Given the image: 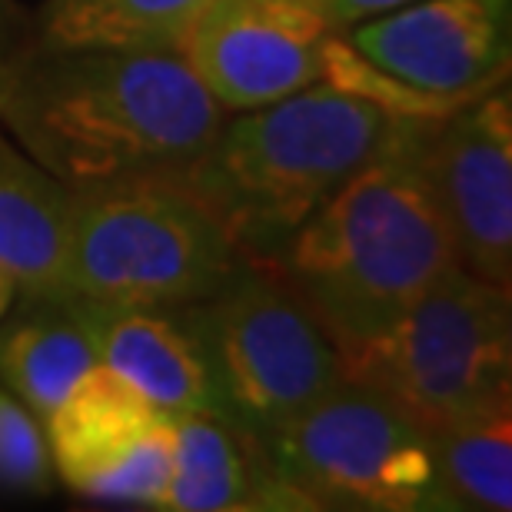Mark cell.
<instances>
[{"label":"cell","instance_id":"6da1fadb","mask_svg":"<svg viewBox=\"0 0 512 512\" xmlns=\"http://www.w3.org/2000/svg\"><path fill=\"white\" fill-rule=\"evenodd\" d=\"M223 117L177 50H60L27 37L0 64V127L74 193L180 177Z\"/></svg>","mask_w":512,"mask_h":512},{"label":"cell","instance_id":"7a4b0ae2","mask_svg":"<svg viewBox=\"0 0 512 512\" xmlns=\"http://www.w3.org/2000/svg\"><path fill=\"white\" fill-rule=\"evenodd\" d=\"M433 124L396 117L376 157L270 263L343 360L386 333L456 263L426 173V133Z\"/></svg>","mask_w":512,"mask_h":512},{"label":"cell","instance_id":"3957f363","mask_svg":"<svg viewBox=\"0 0 512 512\" xmlns=\"http://www.w3.org/2000/svg\"><path fill=\"white\" fill-rule=\"evenodd\" d=\"M393 114L333 84L223 117L220 130L173 177L237 250L273 263L293 233L383 147Z\"/></svg>","mask_w":512,"mask_h":512},{"label":"cell","instance_id":"277c9868","mask_svg":"<svg viewBox=\"0 0 512 512\" xmlns=\"http://www.w3.org/2000/svg\"><path fill=\"white\" fill-rule=\"evenodd\" d=\"M247 260L177 180L74 193L64 293L104 306H190Z\"/></svg>","mask_w":512,"mask_h":512},{"label":"cell","instance_id":"5b68a950","mask_svg":"<svg viewBox=\"0 0 512 512\" xmlns=\"http://www.w3.org/2000/svg\"><path fill=\"white\" fill-rule=\"evenodd\" d=\"M509 296L449 263L343 370L380 389L423 433L512 403Z\"/></svg>","mask_w":512,"mask_h":512},{"label":"cell","instance_id":"8992f818","mask_svg":"<svg viewBox=\"0 0 512 512\" xmlns=\"http://www.w3.org/2000/svg\"><path fill=\"white\" fill-rule=\"evenodd\" d=\"M187 313L220 413L256 439L290 426L346 376L340 350L270 263L243 260Z\"/></svg>","mask_w":512,"mask_h":512},{"label":"cell","instance_id":"52a82bcc","mask_svg":"<svg viewBox=\"0 0 512 512\" xmlns=\"http://www.w3.org/2000/svg\"><path fill=\"white\" fill-rule=\"evenodd\" d=\"M273 469L310 509L443 512L426 433L350 373L290 426L263 436Z\"/></svg>","mask_w":512,"mask_h":512},{"label":"cell","instance_id":"ba28073f","mask_svg":"<svg viewBox=\"0 0 512 512\" xmlns=\"http://www.w3.org/2000/svg\"><path fill=\"white\" fill-rule=\"evenodd\" d=\"M343 30L316 0H210L183 57L227 110H253L323 84Z\"/></svg>","mask_w":512,"mask_h":512},{"label":"cell","instance_id":"9c48e42d","mask_svg":"<svg viewBox=\"0 0 512 512\" xmlns=\"http://www.w3.org/2000/svg\"><path fill=\"white\" fill-rule=\"evenodd\" d=\"M426 173L456 263L499 290H512L509 80L429 127Z\"/></svg>","mask_w":512,"mask_h":512},{"label":"cell","instance_id":"30bf717a","mask_svg":"<svg viewBox=\"0 0 512 512\" xmlns=\"http://www.w3.org/2000/svg\"><path fill=\"white\" fill-rule=\"evenodd\" d=\"M54 473L84 499L160 509L170 479V416L94 366L44 419Z\"/></svg>","mask_w":512,"mask_h":512},{"label":"cell","instance_id":"8fae6325","mask_svg":"<svg viewBox=\"0 0 512 512\" xmlns=\"http://www.w3.org/2000/svg\"><path fill=\"white\" fill-rule=\"evenodd\" d=\"M346 40L409 87L473 100L509 80L512 0H413L346 27Z\"/></svg>","mask_w":512,"mask_h":512},{"label":"cell","instance_id":"7c38bea8","mask_svg":"<svg viewBox=\"0 0 512 512\" xmlns=\"http://www.w3.org/2000/svg\"><path fill=\"white\" fill-rule=\"evenodd\" d=\"M80 306L100 366L130 383L163 416L220 413L187 306H104L90 300H80Z\"/></svg>","mask_w":512,"mask_h":512},{"label":"cell","instance_id":"4fadbf2b","mask_svg":"<svg viewBox=\"0 0 512 512\" xmlns=\"http://www.w3.org/2000/svg\"><path fill=\"white\" fill-rule=\"evenodd\" d=\"M167 512H310L260 439L220 413L170 416Z\"/></svg>","mask_w":512,"mask_h":512},{"label":"cell","instance_id":"5bb4252c","mask_svg":"<svg viewBox=\"0 0 512 512\" xmlns=\"http://www.w3.org/2000/svg\"><path fill=\"white\" fill-rule=\"evenodd\" d=\"M97 360L84 306L70 293L20 296L0 316V386L47 419Z\"/></svg>","mask_w":512,"mask_h":512},{"label":"cell","instance_id":"9a60e30c","mask_svg":"<svg viewBox=\"0 0 512 512\" xmlns=\"http://www.w3.org/2000/svg\"><path fill=\"white\" fill-rule=\"evenodd\" d=\"M74 190L0 127V270L20 296L64 293Z\"/></svg>","mask_w":512,"mask_h":512},{"label":"cell","instance_id":"2e32d148","mask_svg":"<svg viewBox=\"0 0 512 512\" xmlns=\"http://www.w3.org/2000/svg\"><path fill=\"white\" fill-rule=\"evenodd\" d=\"M210 0H44L30 40L60 50H177Z\"/></svg>","mask_w":512,"mask_h":512},{"label":"cell","instance_id":"e0dca14e","mask_svg":"<svg viewBox=\"0 0 512 512\" xmlns=\"http://www.w3.org/2000/svg\"><path fill=\"white\" fill-rule=\"evenodd\" d=\"M426 446L449 512L512 509V403L426 429Z\"/></svg>","mask_w":512,"mask_h":512},{"label":"cell","instance_id":"ac0fdd59","mask_svg":"<svg viewBox=\"0 0 512 512\" xmlns=\"http://www.w3.org/2000/svg\"><path fill=\"white\" fill-rule=\"evenodd\" d=\"M57 486L44 419L0 386V489L20 496H50Z\"/></svg>","mask_w":512,"mask_h":512},{"label":"cell","instance_id":"d6986e66","mask_svg":"<svg viewBox=\"0 0 512 512\" xmlns=\"http://www.w3.org/2000/svg\"><path fill=\"white\" fill-rule=\"evenodd\" d=\"M316 4H320V10L336 27L346 30L353 24H363V20H370V17H380L396 7L413 4V0H316Z\"/></svg>","mask_w":512,"mask_h":512},{"label":"cell","instance_id":"ffe728a7","mask_svg":"<svg viewBox=\"0 0 512 512\" xmlns=\"http://www.w3.org/2000/svg\"><path fill=\"white\" fill-rule=\"evenodd\" d=\"M30 37V14L17 0H0V64Z\"/></svg>","mask_w":512,"mask_h":512},{"label":"cell","instance_id":"44dd1931","mask_svg":"<svg viewBox=\"0 0 512 512\" xmlns=\"http://www.w3.org/2000/svg\"><path fill=\"white\" fill-rule=\"evenodd\" d=\"M14 300H17V286H14V280L0 270V316H4L10 306H14Z\"/></svg>","mask_w":512,"mask_h":512}]
</instances>
